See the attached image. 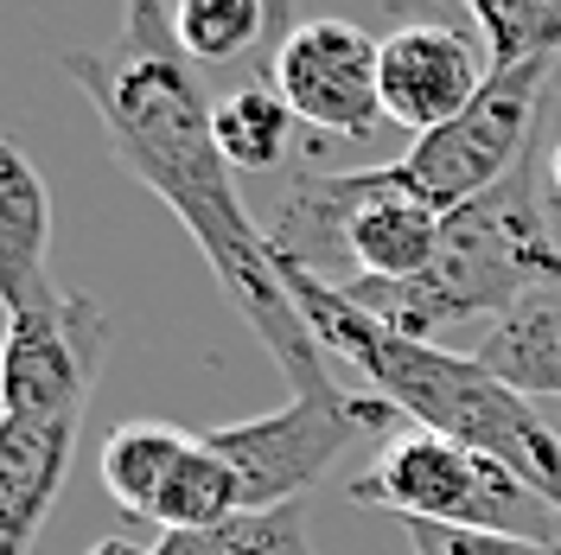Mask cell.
<instances>
[{
  "label": "cell",
  "instance_id": "cell-24",
  "mask_svg": "<svg viewBox=\"0 0 561 555\" xmlns=\"http://www.w3.org/2000/svg\"><path fill=\"white\" fill-rule=\"evenodd\" d=\"M549 421H556V434H561V403H556V409H549Z\"/></svg>",
  "mask_w": 561,
  "mask_h": 555
},
{
  "label": "cell",
  "instance_id": "cell-10",
  "mask_svg": "<svg viewBox=\"0 0 561 555\" xmlns=\"http://www.w3.org/2000/svg\"><path fill=\"white\" fill-rule=\"evenodd\" d=\"M491 52L466 26H396L383 38V115L409 135H434L485 90Z\"/></svg>",
  "mask_w": 561,
  "mask_h": 555
},
{
  "label": "cell",
  "instance_id": "cell-20",
  "mask_svg": "<svg viewBox=\"0 0 561 555\" xmlns=\"http://www.w3.org/2000/svg\"><path fill=\"white\" fill-rule=\"evenodd\" d=\"M122 38L135 45H173V7L167 0H122Z\"/></svg>",
  "mask_w": 561,
  "mask_h": 555
},
{
  "label": "cell",
  "instance_id": "cell-12",
  "mask_svg": "<svg viewBox=\"0 0 561 555\" xmlns=\"http://www.w3.org/2000/svg\"><path fill=\"white\" fill-rule=\"evenodd\" d=\"M45 249H51V199L38 185L33 160L13 140H0V301H7V313L58 294Z\"/></svg>",
  "mask_w": 561,
  "mask_h": 555
},
{
  "label": "cell",
  "instance_id": "cell-11",
  "mask_svg": "<svg viewBox=\"0 0 561 555\" xmlns=\"http://www.w3.org/2000/svg\"><path fill=\"white\" fill-rule=\"evenodd\" d=\"M83 416H0V555H26L65 491Z\"/></svg>",
  "mask_w": 561,
  "mask_h": 555
},
{
  "label": "cell",
  "instance_id": "cell-16",
  "mask_svg": "<svg viewBox=\"0 0 561 555\" xmlns=\"http://www.w3.org/2000/svg\"><path fill=\"white\" fill-rule=\"evenodd\" d=\"M237 511H243V486H237L230 460L210 448L205 434H192L173 486H167L160 511H153V530H160V536H167V530H217V523H230Z\"/></svg>",
  "mask_w": 561,
  "mask_h": 555
},
{
  "label": "cell",
  "instance_id": "cell-6",
  "mask_svg": "<svg viewBox=\"0 0 561 555\" xmlns=\"http://www.w3.org/2000/svg\"><path fill=\"white\" fill-rule=\"evenodd\" d=\"M364 428H409L396 403L370 396V389H325V396H287L280 409L255 421H230L210 428L205 441L237 473L243 486V511H275V505H300L307 491L339 466V453L364 434Z\"/></svg>",
  "mask_w": 561,
  "mask_h": 555
},
{
  "label": "cell",
  "instance_id": "cell-19",
  "mask_svg": "<svg viewBox=\"0 0 561 555\" xmlns=\"http://www.w3.org/2000/svg\"><path fill=\"white\" fill-rule=\"evenodd\" d=\"M409 550L415 555H561L556 543H529L504 530H454V523H409Z\"/></svg>",
  "mask_w": 561,
  "mask_h": 555
},
{
  "label": "cell",
  "instance_id": "cell-22",
  "mask_svg": "<svg viewBox=\"0 0 561 555\" xmlns=\"http://www.w3.org/2000/svg\"><path fill=\"white\" fill-rule=\"evenodd\" d=\"M83 555H153L147 543H135V536H103V543H90Z\"/></svg>",
  "mask_w": 561,
  "mask_h": 555
},
{
  "label": "cell",
  "instance_id": "cell-13",
  "mask_svg": "<svg viewBox=\"0 0 561 555\" xmlns=\"http://www.w3.org/2000/svg\"><path fill=\"white\" fill-rule=\"evenodd\" d=\"M472 358L529 403H561V294H542L511 319L485 326Z\"/></svg>",
  "mask_w": 561,
  "mask_h": 555
},
{
  "label": "cell",
  "instance_id": "cell-4",
  "mask_svg": "<svg viewBox=\"0 0 561 555\" xmlns=\"http://www.w3.org/2000/svg\"><path fill=\"white\" fill-rule=\"evenodd\" d=\"M447 211L409 192L402 167L364 173H294L268 217L275 256L313 269L332 287L357 281H415L440 256Z\"/></svg>",
  "mask_w": 561,
  "mask_h": 555
},
{
  "label": "cell",
  "instance_id": "cell-7",
  "mask_svg": "<svg viewBox=\"0 0 561 555\" xmlns=\"http://www.w3.org/2000/svg\"><path fill=\"white\" fill-rule=\"evenodd\" d=\"M561 58H529V65H497L485 77V90L466 103L459 122L421 135L396 167L409 179V192H421L427 205L459 211L472 199H485L491 185L517 173L536 147V122L549 109V77Z\"/></svg>",
  "mask_w": 561,
  "mask_h": 555
},
{
  "label": "cell",
  "instance_id": "cell-14",
  "mask_svg": "<svg viewBox=\"0 0 561 555\" xmlns=\"http://www.w3.org/2000/svg\"><path fill=\"white\" fill-rule=\"evenodd\" d=\"M185 448H192V434L173 428V421H122L103 441V491L135 523H153Z\"/></svg>",
  "mask_w": 561,
  "mask_h": 555
},
{
  "label": "cell",
  "instance_id": "cell-17",
  "mask_svg": "<svg viewBox=\"0 0 561 555\" xmlns=\"http://www.w3.org/2000/svg\"><path fill=\"white\" fill-rule=\"evenodd\" d=\"M173 33L192 65H230L268 38L262 0H173Z\"/></svg>",
  "mask_w": 561,
  "mask_h": 555
},
{
  "label": "cell",
  "instance_id": "cell-21",
  "mask_svg": "<svg viewBox=\"0 0 561 555\" xmlns=\"http://www.w3.org/2000/svg\"><path fill=\"white\" fill-rule=\"evenodd\" d=\"M262 7H268V38H275V45L300 26V20H294V0H262Z\"/></svg>",
  "mask_w": 561,
  "mask_h": 555
},
{
  "label": "cell",
  "instance_id": "cell-1",
  "mask_svg": "<svg viewBox=\"0 0 561 555\" xmlns=\"http://www.w3.org/2000/svg\"><path fill=\"white\" fill-rule=\"evenodd\" d=\"M65 70L90 97L122 173L140 179L185 224V237L210 262L224 301L243 313V326L280 364L294 396L339 389V377H325V351L307 332V319H300L287 281H280L268 224H255L237 199V167L217 147L205 83H198L192 58L179 52V38L173 45L115 38L108 52H65Z\"/></svg>",
  "mask_w": 561,
  "mask_h": 555
},
{
  "label": "cell",
  "instance_id": "cell-2",
  "mask_svg": "<svg viewBox=\"0 0 561 555\" xmlns=\"http://www.w3.org/2000/svg\"><path fill=\"white\" fill-rule=\"evenodd\" d=\"M275 262L307 332L319 339V351L345 358L357 371V389L396 403L402 421H415L427 434L491 453L497 466L529 479L561 511V434L529 396H517L504 377H491L479 358H459V351L427 346V339H402L396 326H383L370 307H357L345 287L319 281L313 269H300L287 256H275Z\"/></svg>",
  "mask_w": 561,
  "mask_h": 555
},
{
  "label": "cell",
  "instance_id": "cell-5",
  "mask_svg": "<svg viewBox=\"0 0 561 555\" xmlns=\"http://www.w3.org/2000/svg\"><path fill=\"white\" fill-rule=\"evenodd\" d=\"M351 505L396 511L402 523H454V530H504L529 543H556L561 550V511L542 491L517 479L511 466H497L491 453H472L427 434V428H396L377 460L351 479Z\"/></svg>",
  "mask_w": 561,
  "mask_h": 555
},
{
  "label": "cell",
  "instance_id": "cell-3",
  "mask_svg": "<svg viewBox=\"0 0 561 555\" xmlns=\"http://www.w3.org/2000/svg\"><path fill=\"white\" fill-rule=\"evenodd\" d=\"M357 307H370L383 326L402 339L440 346L447 326L466 319H511L517 307L561 294V237L542 217L536 167H517L504 185H491L485 199L447 211L440 256L415 281H357L345 287Z\"/></svg>",
  "mask_w": 561,
  "mask_h": 555
},
{
  "label": "cell",
  "instance_id": "cell-9",
  "mask_svg": "<svg viewBox=\"0 0 561 555\" xmlns=\"http://www.w3.org/2000/svg\"><path fill=\"white\" fill-rule=\"evenodd\" d=\"M268 83L319 135L364 140L389 122L383 115V38H370L351 20H300L275 45Z\"/></svg>",
  "mask_w": 561,
  "mask_h": 555
},
{
  "label": "cell",
  "instance_id": "cell-18",
  "mask_svg": "<svg viewBox=\"0 0 561 555\" xmlns=\"http://www.w3.org/2000/svg\"><path fill=\"white\" fill-rule=\"evenodd\" d=\"M472 26L485 38L491 70L561 58V0H472Z\"/></svg>",
  "mask_w": 561,
  "mask_h": 555
},
{
  "label": "cell",
  "instance_id": "cell-15",
  "mask_svg": "<svg viewBox=\"0 0 561 555\" xmlns=\"http://www.w3.org/2000/svg\"><path fill=\"white\" fill-rule=\"evenodd\" d=\"M210 128H217V147L237 173H268L287 160V140L300 128V115L287 109L275 83H237L230 97L210 103Z\"/></svg>",
  "mask_w": 561,
  "mask_h": 555
},
{
  "label": "cell",
  "instance_id": "cell-23",
  "mask_svg": "<svg viewBox=\"0 0 561 555\" xmlns=\"http://www.w3.org/2000/svg\"><path fill=\"white\" fill-rule=\"evenodd\" d=\"M549 192L561 199V140H556V154H549Z\"/></svg>",
  "mask_w": 561,
  "mask_h": 555
},
{
  "label": "cell",
  "instance_id": "cell-8",
  "mask_svg": "<svg viewBox=\"0 0 561 555\" xmlns=\"http://www.w3.org/2000/svg\"><path fill=\"white\" fill-rule=\"evenodd\" d=\"M108 313L90 294H45L38 307L7 313V371L0 416H83L103 377Z\"/></svg>",
  "mask_w": 561,
  "mask_h": 555
}]
</instances>
